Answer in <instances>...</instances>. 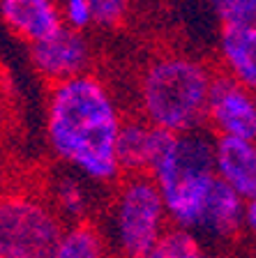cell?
<instances>
[{"label":"cell","instance_id":"obj_18","mask_svg":"<svg viewBox=\"0 0 256 258\" xmlns=\"http://www.w3.org/2000/svg\"><path fill=\"white\" fill-rule=\"evenodd\" d=\"M0 258H3V256H0Z\"/></svg>","mask_w":256,"mask_h":258},{"label":"cell","instance_id":"obj_17","mask_svg":"<svg viewBox=\"0 0 256 258\" xmlns=\"http://www.w3.org/2000/svg\"><path fill=\"white\" fill-rule=\"evenodd\" d=\"M63 26L76 32L92 28V5L90 0H58Z\"/></svg>","mask_w":256,"mask_h":258},{"label":"cell","instance_id":"obj_2","mask_svg":"<svg viewBox=\"0 0 256 258\" xmlns=\"http://www.w3.org/2000/svg\"><path fill=\"white\" fill-rule=\"evenodd\" d=\"M215 76L206 60L189 53L150 58L136 79V115L169 134L203 129Z\"/></svg>","mask_w":256,"mask_h":258},{"label":"cell","instance_id":"obj_11","mask_svg":"<svg viewBox=\"0 0 256 258\" xmlns=\"http://www.w3.org/2000/svg\"><path fill=\"white\" fill-rule=\"evenodd\" d=\"M245 203L247 201L242 196H238L229 184L217 177L196 233L213 242L233 240L245 228Z\"/></svg>","mask_w":256,"mask_h":258},{"label":"cell","instance_id":"obj_4","mask_svg":"<svg viewBox=\"0 0 256 258\" xmlns=\"http://www.w3.org/2000/svg\"><path fill=\"white\" fill-rule=\"evenodd\" d=\"M65 228L56 208L26 191L0 194V256L54 258Z\"/></svg>","mask_w":256,"mask_h":258},{"label":"cell","instance_id":"obj_10","mask_svg":"<svg viewBox=\"0 0 256 258\" xmlns=\"http://www.w3.org/2000/svg\"><path fill=\"white\" fill-rule=\"evenodd\" d=\"M217 62L222 74L256 92V26H222Z\"/></svg>","mask_w":256,"mask_h":258},{"label":"cell","instance_id":"obj_7","mask_svg":"<svg viewBox=\"0 0 256 258\" xmlns=\"http://www.w3.org/2000/svg\"><path fill=\"white\" fill-rule=\"evenodd\" d=\"M171 134L148 124L143 118H125L118 136V164L125 175H150Z\"/></svg>","mask_w":256,"mask_h":258},{"label":"cell","instance_id":"obj_15","mask_svg":"<svg viewBox=\"0 0 256 258\" xmlns=\"http://www.w3.org/2000/svg\"><path fill=\"white\" fill-rule=\"evenodd\" d=\"M222 26H256V0H206Z\"/></svg>","mask_w":256,"mask_h":258},{"label":"cell","instance_id":"obj_5","mask_svg":"<svg viewBox=\"0 0 256 258\" xmlns=\"http://www.w3.org/2000/svg\"><path fill=\"white\" fill-rule=\"evenodd\" d=\"M28 48H30L32 67L48 86L90 74L92 60H95L88 35L70 30L65 26L56 35L32 44Z\"/></svg>","mask_w":256,"mask_h":258},{"label":"cell","instance_id":"obj_13","mask_svg":"<svg viewBox=\"0 0 256 258\" xmlns=\"http://www.w3.org/2000/svg\"><path fill=\"white\" fill-rule=\"evenodd\" d=\"M54 208L63 217H70L76 224L83 221L90 208V199H88V189H85V180H81L74 173L60 175L54 182Z\"/></svg>","mask_w":256,"mask_h":258},{"label":"cell","instance_id":"obj_3","mask_svg":"<svg viewBox=\"0 0 256 258\" xmlns=\"http://www.w3.org/2000/svg\"><path fill=\"white\" fill-rule=\"evenodd\" d=\"M169 212L150 175H125L109 205V235L120 258H148L169 231Z\"/></svg>","mask_w":256,"mask_h":258},{"label":"cell","instance_id":"obj_19","mask_svg":"<svg viewBox=\"0 0 256 258\" xmlns=\"http://www.w3.org/2000/svg\"><path fill=\"white\" fill-rule=\"evenodd\" d=\"M254 199H256V196H254Z\"/></svg>","mask_w":256,"mask_h":258},{"label":"cell","instance_id":"obj_1","mask_svg":"<svg viewBox=\"0 0 256 258\" xmlns=\"http://www.w3.org/2000/svg\"><path fill=\"white\" fill-rule=\"evenodd\" d=\"M125 115L109 83L97 74L48 86L44 106V136L51 155L88 184H116L118 136Z\"/></svg>","mask_w":256,"mask_h":258},{"label":"cell","instance_id":"obj_9","mask_svg":"<svg viewBox=\"0 0 256 258\" xmlns=\"http://www.w3.org/2000/svg\"><path fill=\"white\" fill-rule=\"evenodd\" d=\"M215 175L245 201L256 196V141L215 136Z\"/></svg>","mask_w":256,"mask_h":258},{"label":"cell","instance_id":"obj_8","mask_svg":"<svg viewBox=\"0 0 256 258\" xmlns=\"http://www.w3.org/2000/svg\"><path fill=\"white\" fill-rule=\"evenodd\" d=\"M0 19L7 30L28 46L63 28L58 0H0Z\"/></svg>","mask_w":256,"mask_h":258},{"label":"cell","instance_id":"obj_12","mask_svg":"<svg viewBox=\"0 0 256 258\" xmlns=\"http://www.w3.org/2000/svg\"><path fill=\"white\" fill-rule=\"evenodd\" d=\"M54 258H107L104 237L92 224L79 221L65 228Z\"/></svg>","mask_w":256,"mask_h":258},{"label":"cell","instance_id":"obj_16","mask_svg":"<svg viewBox=\"0 0 256 258\" xmlns=\"http://www.w3.org/2000/svg\"><path fill=\"white\" fill-rule=\"evenodd\" d=\"M92 5V28L113 30L127 19L132 0H90Z\"/></svg>","mask_w":256,"mask_h":258},{"label":"cell","instance_id":"obj_14","mask_svg":"<svg viewBox=\"0 0 256 258\" xmlns=\"http://www.w3.org/2000/svg\"><path fill=\"white\" fill-rule=\"evenodd\" d=\"M148 258H215L203 249L198 237L182 228H169Z\"/></svg>","mask_w":256,"mask_h":258},{"label":"cell","instance_id":"obj_6","mask_svg":"<svg viewBox=\"0 0 256 258\" xmlns=\"http://www.w3.org/2000/svg\"><path fill=\"white\" fill-rule=\"evenodd\" d=\"M206 127L217 139L256 141V92L217 72L208 99Z\"/></svg>","mask_w":256,"mask_h":258}]
</instances>
